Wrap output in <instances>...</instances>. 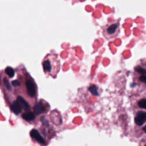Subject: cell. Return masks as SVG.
<instances>
[{
  "label": "cell",
  "instance_id": "cell-14",
  "mask_svg": "<svg viewBox=\"0 0 146 146\" xmlns=\"http://www.w3.org/2000/svg\"><path fill=\"white\" fill-rule=\"evenodd\" d=\"M135 71H137L139 73H140V74H144L145 73V69L140 67V66H137V67H135Z\"/></svg>",
  "mask_w": 146,
  "mask_h": 146
},
{
  "label": "cell",
  "instance_id": "cell-4",
  "mask_svg": "<svg viewBox=\"0 0 146 146\" xmlns=\"http://www.w3.org/2000/svg\"><path fill=\"white\" fill-rule=\"evenodd\" d=\"M26 86L27 88L28 93L31 97H34L35 95V88L34 84L30 80H28L26 82Z\"/></svg>",
  "mask_w": 146,
  "mask_h": 146
},
{
  "label": "cell",
  "instance_id": "cell-5",
  "mask_svg": "<svg viewBox=\"0 0 146 146\" xmlns=\"http://www.w3.org/2000/svg\"><path fill=\"white\" fill-rule=\"evenodd\" d=\"M118 29V25L114 24L110 25L106 29V34L108 36H114Z\"/></svg>",
  "mask_w": 146,
  "mask_h": 146
},
{
  "label": "cell",
  "instance_id": "cell-15",
  "mask_svg": "<svg viewBox=\"0 0 146 146\" xmlns=\"http://www.w3.org/2000/svg\"><path fill=\"white\" fill-rule=\"evenodd\" d=\"M41 121L42 122L43 125H44L45 126H46V127H49V122L46 120V119H45L44 117H42L41 118Z\"/></svg>",
  "mask_w": 146,
  "mask_h": 146
},
{
  "label": "cell",
  "instance_id": "cell-6",
  "mask_svg": "<svg viewBox=\"0 0 146 146\" xmlns=\"http://www.w3.org/2000/svg\"><path fill=\"white\" fill-rule=\"evenodd\" d=\"M34 111L36 115H39L45 111V107L41 102H38L34 106Z\"/></svg>",
  "mask_w": 146,
  "mask_h": 146
},
{
  "label": "cell",
  "instance_id": "cell-9",
  "mask_svg": "<svg viewBox=\"0 0 146 146\" xmlns=\"http://www.w3.org/2000/svg\"><path fill=\"white\" fill-rule=\"evenodd\" d=\"M22 117L23 118V119H24L25 120L27 121H32L34 120L35 118V116L34 114V113L32 112H25L22 114Z\"/></svg>",
  "mask_w": 146,
  "mask_h": 146
},
{
  "label": "cell",
  "instance_id": "cell-1",
  "mask_svg": "<svg viewBox=\"0 0 146 146\" xmlns=\"http://www.w3.org/2000/svg\"><path fill=\"white\" fill-rule=\"evenodd\" d=\"M57 58H54L53 56H50L49 58L47 57L43 62V67L45 72L49 73L50 74H56L59 71V68L60 67L59 63L53 65L55 63L58 62Z\"/></svg>",
  "mask_w": 146,
  "mask_h": 146
},
{
  "label": "cell",
  "instance_id": "cell-17",
  "mask_svg": "<svg viewBox=\"0 0 146 146\" xmlns=\"http://www.w3.org/2000/svg\"><path fill=\"white\" fill-rule=\"evenodd\" d=\"M139 80H140V81H141V82H142L145 83V81H146V77H145V75L144 74L143 75L140 76V78H139Z\"/></svg>",
  "mask_w": 146,
  "mask_h": 146
},
{
  "label": "cell",
  "instance_id": "cell-11",
  "mask_svg": "<svg viewBox=\"0 0 146 146\" xmlns=\"http://www.w3.org/2000/svg\"><path fill=\"white\" fill-rule=\"evenodd\" d=\"M5 72L8 75L9 77L12 78L14 76V71L11 67H7L5 69Z\"/></svg>",
  "mask_w": 146,
  "mask_h": 146
},
{
  "label": "cell",
  "instance_id": "cell-7",
  "mask_svg": "<svg viewBox=\"0 0 146 146\" xmlns=\"http://www.w3.org/2000/svg\"><path fill=\"white\" fill-rule=\"evenodd\" d=\"M11 107L12 111L16 115H18L20 114L22 109L21 106L19 104V103L17 101L13 102Z\"/></svg>",
  "mask_w": 146,
  "mask_h": 146
},
{
  "label": "cell",
  "instance_id": "cell-13",
  "mask_svg": "<svg viewBox=\"0 0 146 146\" xmlns=\"http://www.w3.org/2000/svg\"><path fill=\"white\" fill-rule=\"evenodd\" d=\"M4 84L5 85V86H6V87L9 90H10V91L12 90V86H11V84H10V83H9V81L7 79V78H5L4 79Z\"/></svg>",
  "mask_w": 146,
  "mask_h": 146
},
{
  "label": "cell",
  "instance_id": "cell-2",
  "mask_svg": "<svg viewBox=\"0 0 146 146\" xmlns=\"http://www.w3.org/2000/svg\"><path fill=\"white\" fill-rule=\"evenodd\" d=\"M30 134L31 137L34 139L35 140H36L37 142H38L39 143L42 144H45L46 142L45 140L43 138L41 135L39 134V132L38 130H35V129H33L30 131Z\"/></svg>",
  "mask_w": 146,
  "mask_h": 146
},
{
  "label": "cell",
  "instance_id": "cell-8",
  "mask_svg": "<svg viewBox=\"0 0 146 146\" xmlns=\"http://www.w3.org/2000/svg\"><path fill=\"white\" fill-rule=\"evenodd\" d=\"M17 101H18L19 104L20 105L22 109H25V110H27V111L29 110V109H30V107L28 103L26 102L22 97H21V96H19V97H18L17 98Z\"/></svg>",
  "mask_w": 146,
  "mask_h": 146
},
{
  "label": "cell",
  "instance_id": "cell-12",
  "mask_svg": "<svg viewBox=\"0 0 146 146\" xmlns=\"http://www.w3.org/2000/svg\"><path fill=\"white\" fill-rule=\"evenodd\" d=\"M138 105L139 106V107L145 109V106H146V101H145V99H142V100H140L138 103Z\"/></svg>",
  "mask_w": 146,
  "mask_h": 146
},
{
  "label": "cell",
  "instance_id": "cell-10",
  "mask_svg": "<svg viewBox=\"0 0 146 146\" xmlns=\"http://www.w3.org/2000/svg\"><path fill=\"white\" fill-rule=\"evenodd\" d=\"M88 90L90 91L91 93L95 96H98L99 93L98 91V87L97 86L94 85H92L90 86L88 88Z\"/></svg>",
  "mask_w": 146,
  "mask_h": 146
},
{
  "label": "cell",
  "instance_id": "cell-16",
  "mask_svg": "<svg viewBox=\"0 0 146 146\" xmlns=\"http://www.w3.org/2000/svg\"><path fill=\"white\" fill-rule=\"evenodd\" d=\"M12 85L13 86H14V87H18V86L21 85V84L18 80H15L12 82Z\"/></svg>",
  "mask_w": 146,
  "mask_h": 146
},
{
  "label": "cell",
  "instance_id": "cell-3",
  "mask_svg": "<svg viewBox=\"0 0 146 146\" xmlns=\"http://www.w3.org/2000/svg\"><path fill=\"white\" fill-rule=\"evenodd\" d=\"M146 120V114L145 112L139 111L135 118V123L138 126H142L143 124Z\"/></svg>",
  "mask_w": 146,
  "mask_h": 146
}]
</instances>
